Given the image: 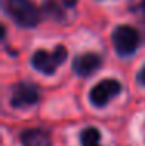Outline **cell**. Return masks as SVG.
Returning a JSON list of instances; mask_svg holds the SVG:
<instances>
[{"instance_id": "obj_1", "label": "cell", "mask_w": 145, "mask_h": 146, "mask_svg": "<svg viewBox=\"0 0 145 146\" xmlns=\"http://www.w3.org/2000/svg\"><path fill=\"white\" fill-rule=\"evenodd\" d=\"M2 8L6 16L22 28H33L41 20L39 9L31 0H2Z\"/></svg>"}, {"instance_id": "obj_2", "label": "cell", "mask_w": 145, "mask_h": 146, "mask_svg": "<svg viewBox=\"0 0 145 146\" xmlns=\"http://www.w3.org/2000/svg\"><path fill=\"white\" fill-rule=\"evenodd\" d=\"M111 40L114 44L117 54L120 56H130L134 51L137 50V45H139V33L136 28L130 25H120L112 31L111 34Z\"/></svg>"}, {"instance_id": "obj_3", "label": "cell", "mask_w": 145, "mask_h": 146, "mask_svg": "<svg viewBox=\"0 0 145 146\" xmlns=\"http://www.w3.org/2000/svg\"><path fill=\"white\" fill-rule=\"evenodd\" d=\"M122 92V84L117 79H103L97 82L89 92V101L95 107L106 106L114 96H117Z\"/></svg>"}, {"instance_id": "obj_4", "label": "cell", "mask_w": 145, "mask_h": 146, "mask_svg": "<svg viewBox=\"0 0 145 146\" xmlns=\"http://www.w3.org/2000/svg\"><path fill=\"white\" fill-rule=\"evenodd\" d=\"M39 101V90L34 87L33 84L28 82H17L11 89V103L13 107L22 109V107L33 106Z\"/></svg>"}, {"instance_id": "obj_5", "label": "cell", "mask_w": 145, "mask_h": 146, "mask_svg": "<svg viewBox=\"0 0 145 146\" xmlns=\"http://www.w3.org/2000/svg\"><path fill=\"white\" fill-rule=\"evenodd\" d=\"M102 65V59L95 53H84L75 56L74 62H72V70L77 73L78 76H91L95 73Z\"/></svg>"}, {"instance_id": "obj_6", "label": "cell", "mask_w": 145, "mask_h": 146, "mask_svg": "<svg viewBox=\"0 0 145 146\" xmlns=\"http://www.w3.org/2000/svg\"><path fill=\"white\" fill-rule=\"evenodd\" d=\"M31 65L37 72L44 73V75H53L58 68V61L55 59L53 51L48 53L45 50H37L31 56Z\"/></svg>"}, {"instance_id": "obj_7", "label": "cell", "mask_w": 145, "mask_h": 146, "mask_svg": "<svg viewBox=\"0 0 145 146\" xmlns=\"http://www.w3.org/2000/svg\"><path fill=\"white\" fill-rule=\"evenodd\" d=\"M23 146H51V137L44 129H27L20 134Z\"/></svg>"}, {"instance_id": "obj_8", "label": "cell", "mask_w": 145, "mask_h": 146, "mask_svg": "<svg viewBox=\"0 0 145 146\" xmlns=\"http://www.w3.org/2000/svg\"><path fill=\"white\" fill-rule=\"evenodd\" d=\"M83 146H102L100 145V132L95 127H86L80 134Z\"/></svg>"}, {"instance_id": "obj_9", "label": "cell", "mask_w": 145, "mask_h": 146, "mask_svg": "<svg viewBox=\"0 0 145 146\" xmlns=\"http://www.w3.org/2000/svg\"><path fill=\"white\" fill-rule=\"evenodd\" d=\"M44 11H45L47 14H50L53 19H56V20L64 19L63 6H61L56 0H44Z\"/></svg>"}, {"instance_id": "obj_10", "label": "cell", "mask_w": 145, "mask_h": 146, "mask_svg": "<svg viewBox=\"0 0 145 146\" xmlns=\"http://www.w3.org/2000/svg\"><path fill=\"white\" fill-rule=\"evenodd\" d=\"M53 54H55V59L58 61V64L61 65L67 59V48L64 45H56V48L53 50Z\"/></svg>"}, {"instance_id": "obj_11", "label": "cell", "mask_w": 145, "mask_h": 146, "mask_svg": "<svg viewBox=\"0 0 145 146\" xmlns=\"http://www.w3.org/2000/svg\"><path fill=\"white\" fill-rule=\"evenodd\" d=\"M137 81H139L142 86H145V65L140 68V72L137 73Z\"/></svg>"}, {"instance_id": "obj_12", "label": "cell", "mask_w": 145, "mask_h": 146, "mask_svg": "<svg viewBox=\"0 0 145 146\" xmlns=\"http://www.w3.org/2000/svg\"><path fill=\"white\" fill-rule=\"evenodd\" d=\"M63 5L67 6V8H74L77 5V0H63Z\"/></svg>"}, {"instance_id": "obj_13", "label": "cell", "mask_w": 145, "mask_h": 146, "mask_svg": "<svg viewBox=\"0 0 145 146\" xmlns=\"http://www.w3.org/2000/svg\"><path fill=\"white\" fill-rule=\"evenodd\" d=\"M139 8L142 9V11L145 13V0H140V5H139Z\"/></svg>"}]
</instances>
